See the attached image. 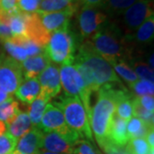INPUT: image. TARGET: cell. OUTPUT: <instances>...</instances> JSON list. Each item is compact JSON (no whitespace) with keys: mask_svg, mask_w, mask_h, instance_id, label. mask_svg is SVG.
<instances>
[{"mask_svg":"<svg viewBox=\"0 0 154 154\" xmlns=\"http://www.w3.org/2000/svg\"><path fill=\"white\" fill-rule=\"evenodd\" d=\"M74 63L91 94L106 85L121 83L112 66L95 51L88 39L82 42Z\"/></svg>","mask_w":154,"mask_h":154,"instance_id":"6da1fadb","label":"cell"},{"mask_svg":"<svg viewBox=\"0 0 154 154\" xmlns=\"http://www.w3.org/2000/svg\"><path fill=\"white\" fill-rule=\"evenodd\" d=\"M88 40L95 51L110 65L130 59L134 47L131 36H126L116 22L109 20Z\"/></svg>","mask_w":154,"mask_h":154,"instance_id":"7a4b0ae2","label":"cell"},{"mask_svg":"<svg viewBox=\"0 0 154 154\" xmlns=\"http://www.w3.org/2000/svg\"><path fill=\"white\" fill-rule=\"evenodd\" d=\"M116 84V83H115ZM115 84L104 86L98 91V99L93 108L89 122L99 145L103 147L109 141V131L112 117L116 112V105L118 99L128 91Z\"/></svg>","mask_w":154,"mask_h":154,"instance_id":"3957f363","label":"cell"},{"mask_svg":"<svg viewBox=\"0 0 154 154\" xmlns=\"http://www.w3.org/2000/svg\"><path fill=\"white\" fill-rule=\"evenodd\" d=\"M55 105L62 110L67 125L72 130L75 131L80 137L93 140L89 119L79 98L64 94L59 97V101L55 102Z\"/></svg>","mask_w":154,"mask_h":154,"instance_id":"277c9868","label":"cell"},{"mask_svg":"<svg viewBox=\"0 0 154 154\" xmlns=\"http://www.w3.org/2000/svg\"><path fill=\"white\" fill-rule=\"evenodd\" d=\"M78 44L76 35L69 28L51 33L44 51L50 61L62 66L70 65L75 61V52Z\"/></svg>","mask_w":154,"mask_h":154,"instance_id":"5b68a950","label":"cell"},{"mask_svg":"<svg viewBox=\"0 0 154 154\" xmlns=\"http://www.w3.org/2000/svg\"><path fill=\"white\" fill-rule=\"evenodd\" d=\"M60 82L67 95L77 97L82 101L86 110L88 119L91 114L90 96L91 93L87 88L82 77L74 65H63L59 68ZM90 123V122H89Z\"/></svg>","mask_w":154,"mask_h":154,"instance_id":"8992f818","label":"cell"},{"mask_svg":"<svg viewBox=\"0 0 154 154\" xmlns=\"http://www.w3.org/2000/svg\"><path fill=\"white\" fill-rule=\"evenodd\" d=\"M39 128L45 133H57L74 144L80 140L79 134L67 125L62 110L53 104L48 103L45 106Z\"/></svg>","mask_w":154,"mask_h":154,"instance_id":"52a82bcc","label":"cell"},{"mask_svg":"<svg viewBox=\"0 0 154 154\" xmlns=\"http://www.w3.org/2000/svg\"><path fill=\"white\" fill-rule=\"evenodd\" d=\"M153 0H138L122 12L121 28L126 36H131L149 17L153 16Z\"/></svg>","mask_w":154,"mask_h":154,"instance_id":"ba28073f","label":"cell"},{"mask_svg":"<svg viewBox=\"0 0 154 154\" xmlns=\"http://www.w3.org/2000/svg\"><path fill=\"white\" fill-rule=\"evenodd\" d=\"M109 17L99 7H82L77 15V22L82 38L89 39L108 21Z\"/></svg>","mask_w":154,"mask_h":154,"instance_id":"9c48e42d","label":"cell"},{"mask_svg":"<svg viewBox=\"0 0 154 154\" xmlns=\"http://www.w3.org/2000/svg\"><path fill=\"white\" fill-rule=\"evenodd\" d=\"M23 80L20 62L4 53L0 55V88L13 95Z\"/></svg>","mask_w":154,"mask_h":154,"instance_id":"30bf717a","label":"cell"},{"mask_svg":"<svg viewBox=\"0 0 154 154\" xmlns=\"http://www.w3.org/2000/svg\"><path fill=\"white\" fill-rule=\"evenodd\" d=\"M80 5L72 6L64 11L58 12H50V13H41L37 12L40 21L42 22L45 28L49 32H57L62 30H67L69 27V22L71 17L75 14L80 7Z\"/></svg>","mask_w":154,"mask_h":154,"instance_id":"8fae6325","label":"cell"},{"mask_svg":"<svg viewBox=\"0 0 154 154\" xmlns=\"http://www.w3.org/2000/svg\"><path fill=\"white\" fill-rule=\"evenodd\" d=\"M38 83L40 86V93L45 98L51 99L56 97L61 92L59 68L50 63L43 71L38 75Z\"/></svg>","mask_w":154,"mask_h":154,"instance_id":"7c38bea8","label":"cell"},{"mask_svg":"<svg viewBox=\"0 0 154 154\" xmlns=\"http://www.w3.org/2000/svg\"><path fill=\"white\" fill-rule=\"evenodd\" d=\"M25 17L27 22V38L38 46L45 48L49 42L51 33L45 28L37 12H25Z\"/></svg>","mask_w":154,"mask_h":154,"instance_id":"4fadbf2b","label":"cell"},{"mask_svg":"<svg viewBox=\"0 0 154 154\" xmlns=\"http://www.w3.org/2000/svg\"><path fill=\"white\" fill-rule=\"evenodd\" d=\"M44 132L38 127L33 126L17 144L16 151L22 154H38L42 148Z\"/></svg>","mask_w":154,"mask_h":154,"instance_id":"5bb4252c","label":"cell"},{"mask_svg":"<svg viewBox=\"0 0 154 154\" xmlns=\"http://www.w3.org/2000/svg\"><path fill=\"white\" fill-rule=\"evenodd\" d=\"M75 145V144L72 143L69 140L53 131L45 133L43 135L42 148L50 152L73 154Z\"/></svg>","mask_w":154,"mask_h":154,"instance_id":"9a60e30c","label":"cell"},{"mask_svg":"<svg viewBox=\"0 0 154 154\" xmlns=\"http://www.w3.org/2000/svg\"><path fill=\"white\" fill-rule=\"evenodd\" d=\"M51 63V61L47 55L44 52L38 55L29 57L27 59L22 61V75L25 79L37 78L38 75L44 70Z\"/></svg>","mask_w":154,"mask_h":154,"instance_id":"2e32d148","label":"cell"},{"mask_svg":"<svg viewBox=\"0 0 154 154\" xmlns=\"http://www.w3.org/2000/svg\"><path fill=\"white\" fill-rule=\"evenodd\" d=\"M128 122L114 114L110 122L109 131V141L118 147L123 148L129 140L127 133Z\"/></svg>","mask_w":154,"mask_h":154,"instance_id":"e0dca14e","label":"cell"},{"mask_svg":"<svg viewBox=\"0 0 154 154\" xmlns=\"http://www.w3.org/2000/svg\"><path fill=\"white\" fill-rule=\"evenodd\" d=\"M40 93V86L37 78L24 79L15 93L17 99L22 102L30 105Z\"/></svg>","mask_w":154,"mask_h":154,"instance_id":"ac0fdd59","label":"cell"},{"mask_svg":"<svg viewBox=\"0 0 154 154\" xmlns=\"http://www.w3.org/2000/svg\"><path fill=\"white\" fill-rule=\"evenodd\" d=\"M154 37V17H149L147 20L138 28L135 31V33L131 35L133 44L135 46V45H150Z\"/></svg>","mask_w":154,"mask_h":154,"instance_id":"d6986e66","label":"cell"},{"mask_svg":"<svg viewBox=\"0 0 154 154\" xmlns=\"http://www.w3.org/2000/svg\"><path fill=\"white\" fill-rule=\"evenodd\" d=\"M32 124L27 112H20L17 116L7 126V132L12 137L18 140L30 130Z\"/></svg>","mask_w":154,"mask_h":154,"instance_id":"ffe728a7","label":"cell"},{"mask_svg":"<svg viewBox=\"0 0 154 154\" xmlns=\"http://www.w3.org/2000/svg\"><path fill=\"white\" fill-rule=\"evenodd\" d=\"M49 99L45 98L42 94H39L38 97L33 100V103L29 105L28 114L31 124H33V126L39 128L45 108L49 103Z\"/></svg>","mask_w":154,"mask_h":154,"instance_id":"44dd1931","label":"cell"},{"mask_svg":"<svg viewBox=\"0 0 154 154\" xmlns=\"http://www.w3.org/2000/svg\"><path fill=\"white\" fill-rule=\"evenodd\" d=\"M128 121V123H127V133L129 140L135 138H146L149 131L153 128L152 125H150L136 116H132Z\"/></svg>","mask_w":154,"mask_h":154,"instance_id":"7402d4cb","label":"cell"},{"mask_svg":"<svg viewBox=\"0 0 154 154\" xmlns=\"http://www.w3.org/2000/svg\"><path fill=\"white\" fill-rule=\"evenodd\" d=\"M77 5H80L79 0H41L37 12H58Z\"/></svg>","mask_w":154,"mask_h":154,"instance_id":"603a6c76","label":"cell"},{"mask_svg":"<svg viewBox=\"0 0 154 154\" xmlns=\"http://www.w3.org/2000/svg\"><path fill=\"white\" fill-rule=\"evenodd\" d=\"M138 0H104L101 8L108 17H116L121 15Z\"/></svg>","mask_w":154,"mask_h":154,"instance_id":"cb8c5ba5","label":"cell"},{"mask_svg":"<svg viewBox=\"0 0 154 154\" xmlns=\"http://www.w3.org/2000/svg\"><path fill=\"white\" fill-rule=\"evenodd\" d=\"M9 27L11 28L13 37L27 38V22L25 12L20 11L16 15L10 17Z\"/></svg>","mask_w":154,"mask_h":154,"instance_id":"d4e9b609","label":"cell"},{"mask_svg":"<svg viewBox=\"0 0 154 154\" xmlns=\"http://www.w3.org/2000/svg\"><path fill=\"white\" fill-rule=\"evenodd\" d=\"M20 112L19 103L17 101L14 99L5 101L0 105V121L5 122V124L8 126Z\"/></svg>","mask_w":154,"mask_h":154,"instance_id":"484cf974","label":"cell"},{"mask_svg":"<svg viewBox=\"0 0 154 154\" xmlns=\"http://www.w3.org/2000/svg\"><path fill=\"white\" fill-rule=\"evenodd\" d=\"M133 99L131 94L128 92L118 99L116 105L115 114L122 119L128 121L133 116Z\"/></svg>","mask_w":154,"mask_h":154,"instance_id":"4316f807","label":"cell"},{"mask_svg":"<svg viewBox=\"0 0 154 154\" xmlns=\"http://www.w3.org/2000/svg\"><path fill=\"white\" fill-rule=\"evenodd\" d=\"M5 49L10 54V57L18 62H22L28 57L26 49L18 42L16 37H12L4 42Z\"/></svg>","mask_w":154,"mask_h":154,"instance_id":"83f0119b","label":"cell"},{"mask_svg":"<svg viewBox=\"0 0 154 154\" xmlns=\"http://www.w3.org/2000/svg\"><path fill=\"white\" fill-rule=\"evenodd\" d=\"M127 154H153V148H151L145 138L130 139L126 145Z\"/></svg>","mask_w":154,"mask_h":154,"instance_id":"f1b7e54d","label":"cell"},{"mask_svg":"<svg viewBox=\"0 0 154 154\" xmlns=\"http://www.w3.org/2000/svg\"><path fill=\"white\" fill-rule=\"evenodd\" d=\"M113 67H114L113 68L114 71L116 72L117 75L121 76L122 80L126 82L129 86H131L132 84L136 82L139 80L137 75L134 73L132 68L129 66V64H128L125 61H119L114 63Z\"/></svg>","mask_w":154,"mask_h":154,"instance_id":"f546056e","label":"cell"},{"mask_svg":"<svg viewBox=\"0 0 154 154\" xmlns=\"http://www.w3.org/2000/svg\"><path fill=\"white\" fill-rule=\"evenodd\" d=\"M133 93L135 94V97H141L145 95L153 96L154 94V84L152 82L145 81V80H138L130 86Z\"/></svg>","mask_w":154,"mask_h":154,"instance_id":"4dcf8cb0","label":"cell"},{"mask_svg":"<svg viewBox=\"0 0 154 154\" xmlns=\"http://www.w3.org/2000/svg\"><path fill=\"white\" fill-rule=\"evenodd\" d=\"M133 116L140 118L144 122L153 126V112H151L143 108L140 104L138 99L135 97L133 99Z\"/></svg>","mask_w":154,"mask_h":154,"instance_id":"1f68e13d","label":"cell"},{"mask_svg":"<svg viewBox=\"0 0 154 154\" xmlns=\"http://www.w3.org/2000/svg\"><path fill=\"white\" fill-rule=\"evenodd\" d=\"M133 65H134V73L137 75L139 79L153 82V69H151L148 64H146V63H143V62L136 61V62L133 63Z\"/></svg>","mask_w":154,"mask_h":154,"instance_id":"d6a6232c","label":"cell"},{"mask_svg":"<svg viewBox=\"0 0 154 154\" xmlns=\"http://www.w3.org/2000/svg\"><path fill=\"white\" fill-rule=\"evenodd\" d=\"M17 140L8 132L0 135V154H11L15 151Z\"/></svg>","mask_w":154,"mask_h":154,"instance_id":"836d02e7","label":"cell"},{"mask_svg":"<svg viewBox=\"0 0 154 154\" xmlns=\"http://www.w3.org/2000/svg\"><path fill=\"white\" fill-rule=\"evenodd\" d=\"M74 154H99L92 144L87 140H79L74 146Z\"/></svg>","mask_w":154,"mask_h":154,"instance_id":"e575fe53","label":"cell"},{"mask_svg":"<svg viewBox=\"0 0 154 154\" xmlns=\"http://www.w3.org/2000/svg\"><path fill=\"white\" fill-rule=\"evenodd\" d=\"M41 0H18L17 7L20 11L26 13H33L38 11L39 3Z\"/></svg>","mask_w":154,"mask_h":154,"instance_id":"d590c367","label":"cell"},{"mask_svg":"<svg viewBox=\"0 0 154 154\" xmlns=\"http://www.w3.org/2000/svg\"><path fill=\"white\" fill-rule=\"evenodd\" d=\"M140 104L146 110L154 112V98L151 95H145L137 98Z\"/></svg>","mask_w":154,"mask_h":154,"instance_id":"8d00e7d4","label":"cell"},{"mask_svg":"<svg viewBox=\"0 0 154 154\" xmlns=\"http://www.w3.org/2000/svg\"><path fill=\"white\" fill-rule=\"evenodd\" d=\"M13 37L11 30L8 25L0 23V41L5 42Z\"/></svg>","mask_w":154,"mask_h":154,"instance_id":"74e56055","label":"cell"},{"mask_svg":"<svg viewBox=\"0 0 154 154\" xmlns=\"http://www.w3.org/2000/svg\"><path fill=\"white\" fill-rule=\"evenodd\" d=\"M82 7H99L104 0H79Z\"/></svg>","mask_w":154,"mask_h":154,"instance_id":"f35d334b","label":"cell"},{"mask_svg":"<svg viewBox=\"0 0 154 154\" xmlns=\"http://www.w3.org/2000/svg\"><path fill=\"white\" fill-rule=\"evenodd\" d=\"M11 99H13L12 95L7 94L6 92H5L4 90H2V89L0 88V105H1L2 103L5 102V101L11 100Z\"/></svg>","mask_w":154,"mask_h":154,"instance_id":"ab89813d","label":"cell"},{"mask_svg":"<svg viewBox=\"0 0 154 154\" xmlns=\"http://www.w3.org/2000/svg\"><path fill=\"white\" fill-rule=\"evenodd\" d=\"M154 132H153V128L151 129L149 133L147 134L146 137V142L148 143V145L151 146V148H154Z\"/></svg>","mask_w":154,"mask_h":154,"instance_id":"60d3db41","label":"cell"},{"mask_svg":"<svg viewBox=\"0 0 154 154\" xmlns=\"http://www.w3.org/2000/svg\"><path fill=\"white\" fill-rule=\"evenodd\" d=\"M7 132V125L4 122L0 121V135L4 134Z\"/></svg>","mask_w":154,"mask_h":154,"instance_id":"b9f144b4","label":"cell"},{"mask_svg":"<svg viewBox=\"0 0 154 154\" xmlns=\"http://www.w3.org/2000/svg\"><path fill=\"white\" fill-rule=\"evenodd\" d=\"M38 154H57V153H53V152H45L43 153H38Z\"/></svg>","mask_w":154,"mask_h":154,"instance_id":"7bdbcfd3","label":"cell"},{"mask_svg":"<svg viewBox=\"0 0 154 154\" xmlns=\"http://www.w3.org/2000/svg\"><path fill=\"white\" fill-rule=\"evenodd\" d=\"M11 154H22V153H20L19 152H17V151H16V150H15V151H14V152H12Z\"/></svg>","mask_w":154,"mask_h":154,"instance_id":"ee69618b","label":"cell"}]
</instances>
